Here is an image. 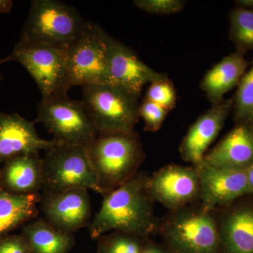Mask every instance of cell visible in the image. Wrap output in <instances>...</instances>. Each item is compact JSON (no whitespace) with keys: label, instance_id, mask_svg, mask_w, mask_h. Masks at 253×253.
Wrapping results in <instances>:
<instances>
[{"label":"cell","instance_id":"1","mask_svg":"<svg viewBox=\"0 0 253 253\" xmlns=\"http://www.w3.org/2000/svg\"><path fill=\"white\" fill-rule=\"evenodd\" d=\"M149 176L139 171L123 185L103 196L101 208L88 226L91 239L97 240L116 231L145 239L158 234L161 219L155 214V202L148 191Z\"/></svg>","mask_w":253,"mask_h":253},{"label":"cell","instance_id":"2","mask_svg":"<svg viewBox=\"0 0 253 253\" xmlns=\"http://www.w3.org/2000/svg\"><path fill=\"white\" fill-rule=\"evenodd\" d=\"M86 149L103 196L135 176L146 158L136 131L99 133Z\"/></svg>","mask_w":253,"mask_h":253},{"label":"cell","instance_id":"3","mask_svg":"<svg viewBox=\"0 0 253 253\" xmlns=\"http://www.w3.org/2000/svg\"><path fill=\"white\" fill-rule=\"evenodd\" d=\"M158 234L172 253H221L215 211L200 202L168 212Z\"/></svg>","mask_w":253,"mask_h":253},{"label":"cell","instance_id":"4","mask_svg":"<svg viewBox=\"0 0 253 253\" xmlns=\"http://www.w3.org/2000/svg\"><path fill=\"white\" fill-rule=\"evenodd\" d=\"M86 23L71 5L56 0H34L19 41L68 49L79 39Z\"/></svg>","mask_w":253,"mask_h":253},{"label":"cell","instance_id":"5","mask_svg":"<svg viewBox=\"0 0 253 253\" xmlns=\"http://www.w3.org/2000/svg\"><path fill=\"white\" fill-rule=\"evenodd\" d=\"M83 100L99 133L135 131L139 122V96L112 83L82 87Z\"/></svg>","mask_w":253,"mask_h":253},{"label":"cell","instance_id":"6","mask_svg":"<svg viewBox=\"0 0 253 253\" xmlns=\"http://www.w3.org/2000/svg\"><path fill=\"white\" fill-rule=\"evenodd\" d=\"M66 49L41 42L19 41L7 61L22 65L36 82L41 101L68 95V82Z\"/></svg>","mask_w":253,"mask_h":253},{"label":"cell","instance_id":"7","mask_svg":"<svg viewBox=\"0 0 253 253\" xmlns=\"http://www.w3.org/2000/svg\"><path fill=\"white\" fill-rule=\"evenodd\" d=\"M36 122L42 123L60 144L86 147L99 134L83 101L70 99L68 95L41 101Z\"/></svg>","mask_w":253,"mask_h":253},{"label":"cell","instance_id":"8","mask_svg":"<svg viewBox=\"0 0 253 253\" xmlns=\"http://www.w3.org/2000/svg\"><path fill=\"white\" fill-rule=\"evenodd\" d=\"M42 166L44 193L83 189L100 194L85 146L59 143L45 151Z\"/></svg>","mask_w":253,"mask_h":253},{"label":"cell","instance_id":"9","mask_svg":"<svg viewBox=\"0 0 253 253\" xmlns=\"http://www.w3.org/2000/svg\"><path fill=\"white\" fill-rule=\"evenodd\" d=\"M102 31L99 25L86 21L79 39L66 49L70 87L109 83Z\"/></svg>","mask_w":253,"mask_h":253},{"label":"cell","instance_id":"10","mask_svg":"<svg viewBox=\"0 0 253 253\" xmlns=\"http://www.w3.org/2000/svg\"><path fill=\"white\" fill-rule=\"evenodd\" d=\"M148 191L154 202L169 212L200 202L199 174L194 166L171 164L149 176Z\"/></svg>","mask_w":253,"mask_h":253},{"label":"cell","instance_id":"11","mask_svg":"<svg viewBox=\"0 0 253 253\" xmlns=\"http://www.w3.org/2000/svg\"><path fill=\"white\" fill-rule=\"evenodd\" d=\"M102 35L106 45L109 83L122 86L140 96L147 83L151 84L168 78L166 75L149 67L134 50L115 39L104 29Z\"/></svg>","mask_w":253,"mask_h":253},{"label":"cell","instance_id":"12","mask_svg":"<svg viewBox=\"0 0 253 253\" xmlns=\"http://www.w3.org/2000/svg\"><path fill=\"white\" fill-rule=\"evenodd\" d=\"M200 181V204L209 211L252 195L246 169H223L201 161L195 165Z\"/></svg>","mask_w":253,"mask_h":253},{"label":"cell","instance_id":"13","mask_svg":"<svg viewBox=\"0 0 253 253\" xmlns=\"http://www.w3.org/2000/svg\"><path fill=\"white\" fill-rule=\"evenodd\" d=\"M221 253H253V196L214 210Z\"/></svg>","mask_w":253,"mask_h":253},{"label":"cell","instance_id":"14","mask_svg":"<svg viewBox=\"0 0 253 253\" xmlns=\"http://www.w3.org/2000/svg\"><path fill=\"white\" fill-rule=\"evenodd\" d=\"M41 204L44 219L65 232L73 234L91 222V204L88 190L44 193Z\"/></svg>","mask_w":253,"mask_h":253},{"label":"cell","instance_id":"15","mask_svg":"<svg viewBox=\"0 0 253 253\" xmlns=\"http://www.w3.org/2000/svg\"><path fill=\"white\" fill-rule=\"evenodd\" d=\"M59 144L42 139L37 132L36 122L18 113H0V164L18 156L40 154Z\"/></svg>","mask_w":253,"mask_h":253},{"label":"cell","instance_id":"16","mask_svg":"<svg viewBox=\"0 0 253 253\" xmlns=\"http://www.w3.org/2000/svg\"><path fill=\"white\" fill-rule=\"evenodd\" d=\"M233 108L234 97L224 99L198 118L190 126L179 147L183 161L195 166L204 159L206 151L219 135Z\"/></svg>","mask_w":253,"mask_h":253},{"label":"cell","instance_id":"17","mask_svg":"<svg viewBox=\"0 0 253 253\" xmlns=\"http://www.w3.org/2000/svg\"><path fill=\"white\" fill-rule=\"evenodd\" d=\"M201 161L223 169H247L253 163V133L249 125L236 123Z\"/></svg>","mask_w":253,"mask_h":253},{"label":"cell","instance_id":"18","mask_svg":"<svg viewBox=\"0 0 253 253\" xmlns=\"http://www.w3.org/2000/svg\"><path fill=\"white\" fill-rule=\"evenodd\" d=\"M0 168V189L15 194H39L43 189L42 158L40 154L16 156Z\"/></svg>","mask_w":253,"mask_h":253},{"label":"cell","instance_id":"19","mask_svg":"<svg viewBox=\"0 0 253 253\" xmlns=\"http://www.w3.org/2000/svg\"><path fill=\"white\" fill-rule=\"evenodd\" d=\"M249 64L245 54L236 51L223 58L208 71L201 82V87L212 106L220 104L224 95L239 85Z\"/></svg>","mask_w":253,"mask_h":253},{"label":"cell","instance_id":"20","mask_svg":"<svg viewBox=\"0 0 253 253\" xmlns=\"http://www.w3.org/2000/svg\"><path fill=\"white\" fill-rule=\"evenodd\" d=\"M21 234L32 253H68L76 244L73 234L60 230L45 219L24 224Z\"/></svg>","mask_w":253,"mask_h":253},{"label":"cell","instance_id":"21","mask_svg":"<svg viewBox=\"0 0 253 253\" xmlns=\"http://www.w3.org/2000/svg\"><path fill=\"white\" fill-rule=\"evenodd\" d=\"M39 194L20 195L0 189V238L36 217Z\"/></svg>","mask_w":253,"mask_h":253},{"label":"cell","instance_id":"22","mask_svg":"<svg viewBox=\"0 0 253 253\" xmlns=\"http://www.w3.org/2000/svg\"><path fill=\"white\" fill-rule=\"evenodd\" d=\"M229 37L236 51H253V11L236 7L229 13Z\"/></svg>","mask_w":253,"mask_h":253},{"label":"cell","instance_id":"23","mask_svg":"<svg viewBox=\"0 0 253 253\" xmlns=\"http://www.w3.org/2000/svg\"><path fill=\"white\" fill-rule=\"evenodd\" d=\"M148 239L122 231H111L97 239L96 253H142Z\"/></svg>","mask_w":253,"mask_h":253},{"label":"cell","instance_id":"24","mask_svg":"<svg viewBox=\"0 0 253 253\" xmlns=\"http://www.w3.org/2000/svg\"><path fill=\"white\" fill-rule=\"evenodd\" d=\"M235 123H248L253 117V61L240 81L234 96Z\"/></svg>","mask_w":253,"mask_h":253},{"label":"cell","instance_id":"25","mask_svg":"<svg viewBox=\"0 0 253 253\" xmlns=\"http://www.w3.org/2000/svg\"><path fill=\"white\" fill-rule=\"evenodd\" d=\"M145 99L153 101L169 111L175 107L176 91L169 78L151 83Z\"/></svg>","mask_w":253,"mask_h":253},{"label":"cell","instance_id":"26","mask_svg":"<svg viewBox=\"0 0 253 253\" xmlns=\"http://www.w3.org/2000/svg\"><path fill=\"white\" fill-rule=\"evenodd\" d=\"M168 112L163 106L144 99L139 108V116L144 122V131L156 132L159 130Z\"/></svg>","mask_w":253,"mask_h":253},{"label":"cell","instance_id":"27","mask_svg":"<svg viewBox=\"0 0 253 253\" xmlns=\"http://www.w3.org/2000/svg\"><path fill=\"white\" fill-rule=\"evenodd\" d=\"M134 4L138 9L156 15L175 14L183 9L185 1L181 0H135Z\"/></svg>","mask_w":253,"mask_h":253},{"label":"cell","instance_id":"28","mask_svg":"<svg viewBox=\"0 0 253 253\" xmlns=\"http://www.w3.org/2000/svg\"><path fill=\"white\" fill-rule=\"evenodd\" d=\"M0 253H32L22 234L0 238Z\"/></svg>","mask_w":253,"mask_h":253},{"label":"cell","instance_id":"29","mask_svg":"<svg viewBox=\"0 0 253 253\" xmlns=\"http://www.w3.org/2000/svg\"><path fill=\"white\" fill-rule=\"evenodd\" d=\"M142 253H172L163 244L155 242L152 239H148Z\"/></svg>","mask_w":253,"mask_h":253},{"label":"cell","instance_id":"30","mask_svg":"<svg viewBox=\"0 0 253 253\" xmlns=\"http://www.w3.org/2000/svg\"><path fill=\"white\" fill-rule=\"evenodd\" d=\"M14 3L11 0H0V14L9 13Z\"/></svg>","mask_w":253,"mask_h":253},{"label":"cell","instance_id":"31","mask_svg":"<svg viewBox=\"0 0 253 253\" xmlns=\"http://www.w3.org/2000/svg\"><path fill=\"white\" fill-rule=\"evenodd\" d=\"M236 4L240 9L253 11V0H237Z\"/></svg>","mask_w":253,"mask_h":253},{"label":"cell","instance_id":"32","mask_svg":"<svg viewBox=\"0 0 253 253\" xmlns=\"http://www.w3.org/2000/svg\"><path fill=\"white\" fill-rule=\"evenodd\" d=\"M246 172L247 174L248 180H249L250 189H251L253 196V163L246 169Z\"/></svg>","mask_w":253,"mask_h":253},{"label":"cell","instance_id":"33","mask_svg":"<svg viewBox=\"0 0 253 253\" xmlns=\"http://www.w3.org/2000/svg\"><path fill=\"white\" fill-rule=\"evenodd\" d=\"M6 62H7V60H6V58H5V59H4L0 60V66H1V65L3 64V63ZM3 78H3L2 75H1V73H0V86H1V82H2L3 81Z\"/></svg>","mask_w":253,"mask_h":253},{"label":"cell","instance_id":"34","mask_svg":"<svg viewBox=\"0 0 253 253\" xmlns=\"http://www.w3.org/2000/svg\"><path fill=\"white\" fill-rule=\"evenodd\" d=\"M246 124L249 125L250 127H251V130H252L253 133V117L252 118V119H251L249 123H246Z\"/></svg>","mask_w":253,"mask_h":253}]
</instances>
